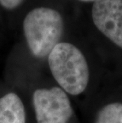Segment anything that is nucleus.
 <instances>
[{"label": "nucleus", "mask_w": 122, "mask_h": 123, "mask_svg": "<svg viewBox=\"0 0 122 123\" xmlns=\"http://www.w3.org/2000/svg\"><path fill=\"white\" fill-rule=\"evenodd\" d=\"M49 68L64 91L72 95L82 93L89 83L90 72L83 54L76 46L59 42L48 55Z\"/></svg>", "instance_id": "obj_1"}, {"label": "nucleus", "mask_w": 122, "mask_h": 123, "mask_svg": "<svg viewBox=\"0 0 122 123\" xmlns=\"http://www.w3.org/2000/svg\"><path fill=\"white\" fill-rule=\"evenodd\" d=\"M23 30L31 53L38 58L48 56L59 43L64 31V21L57 10L38 7L28 13Z\"/></svg>", "instance_id": "obj_2"}, {"label": "nucleus", "mask_w": 122, "mask_h": 123, "mask_svg": "<svg viewBox=\"0 0 122 123\" xmlns=\"http://www.w3.org/2000/svg\"><path fill=\"white\" fill-rule=\"evenodd\" d=\"M37 123H67L73 111L63 89H38L33 95Z\"/></svg>", "instance_id": "obj_3"}, {"label": "nucleus", "mask_w": 122, "mask_h": 123, "mask_svg": "<svg viewBox=\"0 0 122 123\" xmlns=\"http://www.w3.org/2000/svg\"><path fill=\"white\" fill-rule=\"evenodd\" d=\"M91 15L98 30L122 48V0H97Z\"/></svg>", "instance_id": "obj_4"}, {"label": "nucleus", "mask_w": 122, "mask_h": 123, "mask_svg": "<svg viewBox=\"0 0 122 123\" xmlns=\"http://www.w3.org/2000/svg\"><path fill=\"white\" fill-rule=\"evenodd\" d=\"M0 123H25V111L21 98L9 93L0 98Z\"/></svg>", "instance_id": "obj_5"}, {"label": "nucleus", "mask_w": 122, "mask_h": 123, "mask_svg": "<svg viewBox=\"0 0 122 123\" xmlns=\"http://www.w3.org/2000/svg\"><path fill=\"white\" fill-rule=\"evenodd\" d=\"M95 123H122V103H110L103 107Z\"/></svg>", "instance_id": "obj_6"}, {"label": "nucleus", "mask_w": 122, "mask_h": 123, "mask_svg": "<svg viewBox=\"0 0 122 123\" xmlns=\"http://www.w3.org/2000/svg\"><path fill=\"white\" fill-rule=\"evenodd\" d=\"M23 0H0V5L6 10H13L17 7Z\"/></svg>", "instance_id": "obj_7"}, {"label": "nucleus", "mask_w": 122, "mask_h": 123, "mask_svg": "<svg viewBox=\"0 0 122 123\" xmlns=\"http://www.w3.org/2000/svg\"><path fill=\"white\" fill-rule=\"evenodd\" d=\"M82 1H85V2H89V1H97V0H82Z\"/></svg>", "instance_id": "obj_8"}]
</instances>
